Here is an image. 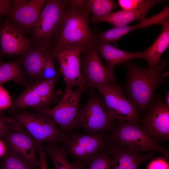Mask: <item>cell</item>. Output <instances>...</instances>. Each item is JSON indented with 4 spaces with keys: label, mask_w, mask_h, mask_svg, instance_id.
Wrapping results in <instances>:
<instances>
[{
    "label": "cell",
    "mask_w": 169,
    "mask_h": 169,
    "mask_svg": "<svg viewBox=\"0 0 169 169\" xmlns=\"http://www.w3.org/2000/svg\"><path fill=\"white\" fill-rule=\"evenodd\" d=\"M159 0H146L141 6L134 10H123L112 11L102 17L97 21L111 24L113 27H120L127 25L136 20L142 22L146 19V15L149 10L155 4L161 2Z\"/></svg>",
    "instance_id": "cell-18"
},
{
    "label": "cell",
    "mask_w": 169,
    "mask_h": 169,
    "mask_svg": "<svg viewBox=\"0 0 169 169\" xmlns=\"http://www.w3.org/2000/svg\"><path fill=\"white\" fill-rule=\"evenodd\" d=\"M12 102L8 91L2 86H0V111L11 106Z\"/></svg>",
    "instance_id": "cell-30"
},
{
    "label": "cell",
    "mask_w": 169,
    "mask_h": 169,
    "mask_svg": "<svg viewBox=\"0 0 169 169\" xmlns=\"http://www.w3.org/2000/svg\"><path fill=\"white\" fill-rule=\"evenodd\" d=\"M69 5V0H49L40 11L34 26L33 39L48 46Z\"/></svg>",
    "instance_id": "cell-11"
},
{
    "label": "cell",
    "mask_w": 169,
    "mask_h": 169,
    "mask_svg": "<svg viewBox=\"0 0 169 169\" xmlns=\"http://www.w3.org/2000/svg\"><path fill=\"white\" fill-rule=\"evenodd\" d=\"M28 1L26 0H15L12 5V8H16L26 4Z\"/></svg>",
    "instance_id": "cell-36"
},
{
    "label": "cell",
    "mask_w": 169,
    "mask_h": 169,
    "mask_svg": "<svg viewBox=\"0 0 169 169\" xmlns=\"http://www.w3.org/2000/svg\"><path fill=\"white\" fill-rule=\"evenodd\" d=\"M108 151L112 160V169H138L143 162L151 158L155 151L145 154L110 141Z\"/></svg>",
    "instance_id": "cell-16"
},
{
    "label": "cell",
    "mask_w": 169,
    "mask_h": 169,
    "mask_svg": "<svg viewBox=\"0 0 169 169\" xmlns=\"http://www.w3.org/2000/svg\"><path fill=\"white\" fill-rule=\"evenodd\" d=\"M1 169H35L25 160L12 151H7L0 164Z\"/></svg>",
    "instance_id": "cell-26"
},
{
    "label": "cell",
    "mask_w": 169,
    "mask_h": 169,
    "mask_svg": "<svg viewBox=\"0 0 169 169\" xmlns=\"http://www.w3.org/2000/svg\"><path fill=\"white\" fill-rule=\"evenodd\" d=\"M166 159L161 157L152 161L148 165L147 169H169V166Z\"/></svg>",
    "instance_id": "cell-32"
},
{
    "label": "cell",
    "mask_w": 169,
    "mask_h": 169,
    "mask_svg": "<svg viewBox=\"0 0 169 169\" xmlns=\"http://www.w3.org/2000/svg\"><path fill=\"white\" fill-rule=\"evenodd\" d=\"M105 106L110 115L118 122L138 123L140 118L136 106L124 94L123 87L117 82L98 87Z\"/></svg>",
    "instance_id": "cell-8"
},
{
    "label": "cell",
    "mask_w": 169,
    "mask_h": 169,
    "mask_svg": "<svg viewBox=\"0 0 169 169\" xmlns=\"http://www.w3.org/2000/svg\"><path fill=\"white\" fill-rule=\"evenodd\" d=\"M77 125L88 133L96 134L112 130L115 120L109 114L102 98L92 94L79 109Z\"/></svg>",
    "instance_id": "cell-6"
},
{
    "label": "cell",
    "mask_w": 169,
    "mask_h": 169,
    "mask_svg": "<svg viewBox=\"0 0 169 169\" xmlns=\"http://www.w3.org/2000/svg\"><path fill=\"white\" fill-rule=\"evenodd\" d=\"M168 64L167 59L156 66L143 68L127 62L122 65L126 70V91L129 100L140 110L146 109L152 102L158 87L168 78L164 72Z\"/></svg>",
    "instance_id": "cell-2"
},
{
    "label": "cell",
    "mask_w": 169,
    "mask_h": 169,
    "mask_svg": "<svg viewBox=\"0 0 169 169\" xmlns=\"http://www.w3.org/2000/svg\"><path fill=\"white\" fill-rule=\"evenodd\" d=\"M85 0H69V5L54 34L53 50L78 45H95L98 41L89 26Z\"/></svg>",
    "instance_id": "cell-1"
},
{
    "label": "cell",
    "mask_w": 169,
    "mask_h": 169,
    "mask_svg": "<svg viewBox=\"0 0 169 169\" xmlns=\"http://www.w3.org/2000/svg\"><path fill=\"white\" fill-rule=\"evenodd\" d=\"M44 147L53 161L54 169H86L83 166L76 162L73 163L69 162L63 150L57 144L48 143Z\"/></svg>",
    "instance_id": "cell-24"
},
{
    "label": "cell",
    "mask_w": 169,
    "mask_h": 169,
    "mask_svg": "<svg viewBox=\"0 0 169 169\" xmlns=\"http://www.w3.org/2000/svg\"><path fill=\"white\" fill-rule=\"evenodd\" d=\"M39 111L32 114L23 111L13 115L12 118L24 127L37 144L60 143L64 133L47 114Z\"/></svg>",
    "instance_id": "cell-5"
},
{
    "label": "cell",
    "mask_w": 169,
    "mask_h": 169,
    "mask_svg": "<svg viewBox=\"0 0 169 169\" xmlns=\"http://www.w3.org/2000/svg\"><path fill=\"white\" fill-rule=\"evenodd\" d=\"M7 150V146L5 142L0 139V157L4 156Z\"/></svg>",
    "instance_id": "cell-35"
},
{
    "label": "cell",
    "mask_w": 169,
    "mask_h": 169,
    "mask_svg": "<svg viewBox=\"0 0 169 169\" xmlns=\"http://www.w3.org/2000/svg\"><path fill=\"white\" fill-rule=\"evenodd\" d=\"M47 45L37 43L20 55L18 62L21 64L30 78L38 79L42 69L51 52Z\"/></svg>",
    "instance_id": "cell-19"
},
{
    "label": "cell",
    "mask_w": 169,
    "mask_h": 169,
    "mask_svg": "<svg viewBox=\"0 0 169 169\" xmlns=\"http://www.w3.org/2000/svg\"><path fill=\"white\" fill-rule=\"evenodd\" d=\"M11 81L23 86L28 85L18 62L2 61L0 63V86Z\"/></svg>",
    "instance_id": "cell-23"
},
{
    "label": "cell",
    "mask_w": 169,
    "mask_h": 169,
    "mask_svg": "<svg viewBox=\"0 0 169 169\" xmlns=\"http://www.w3.org/2000/svg\"><path fill=\"white\" fill-rule=\"evenodd\" d=\"M0 51L5 55H21L31 47V41L21 30L11 21L0 25Z\"/></svg>",
    "instance_id": "cell-14"
},
{
    "label": "cell",
    "mask_w": 169,
    "mask_h": 169,
    "mask_svg": "<svg viewBox=\"0 0 169 169\" xmlns=\"http://www.w3.org/2000/svg\"><path fill=\"white\" fill-rule=\"evenodd\" d=\"M162 30L152 45L143 51L144 59L148 63V67L156 66L161 61L163 53L169 46V20L162 24Z\"/></svg>",
    "instance_id": "cell-22"
},
{
    "label": "cell",
    "mask_w": 169,
    "mask_h": 169,
    "mask_svg": "<svg viewBox=\"0 0 169 169\" xmlns=\"http://www.w3.org/2000/svg\"><path fill=\"white\" fill-rule=\"evenodd\" d=\"M112 130L110 140L123 147H128L138 152L154 151L160 153L167 159L169 152L165 147L159 145L137 124L133 122L123 121Z\"/></svg>",
    "instance_id": "cell-4"
},
{
    "label": "cell",
    "mask_w": 169,
    "mask_h": 169,
    "mask_svg": "<svg viewBox=\"0 0 169 169\" xmlns=\"http://www.w3.org/2000/svg\"><path fill=\"white\" fill-rule=\"evenodd\" d=\"M146 0H118V6L122 10L126 11L135 9L142 5Z\"/></svg>",
    "instance_id": "cell-29"
},
{
    "label": "cell",
    "mask_w": 169,
    "mask_h": 169,
    "mask_svg": "<svg viewBox=\"0 0 169 169\" xmlns=\"http://www.w3.org/2000/svg\"><path fill=\"white\" fill-rule=\"evenodd\" d=\"M58 77L49 80L37 79L32 82L13 101L11 106L17 111L29 107L38 111L49 109L57 97L54 87Z\"/></svg>",
    "instance_id": "cell-7"
},
{
    "label": "cell",
    "mask_w": 169,
    "mask_h": 169,
    "mask_svg": "<svg viewBox=\"0 0 169 169\" xmlns=\"http://www.w3.org/2000/svg\"><path fill=\"white\" fill-rule=\"evenodd\" d=\"M87 89L78 87L75 90L65 89V93L59 103L54 107L39 110L47 114L64 133L78 127L79 105L82 93Z\"/></svg>",
    "instance_id": "cell-10"
},
{
    "label": "cell",
    "mask_w": 169,
    "mask_h": 169,
    "mask_svg": "<svg viewBox=\"0 0 169 169\" xmlns=\"http://www.w3.org/2000/svg\"><path fill=\"white\" fill-rule=\"evenodd\" d=\"M110 142L106 132L83 134L72 131L64 133L60 143L66 156L87 169L94 160L108 151Z\"/></svg>",
    "instance_id": "cell-3"
},
{
    "label": "cell",
    "mask_w": 169,
    "mask_h": 169,
    "mask_svg": "<svg viewBox=\"0 0 169 169\" xmlns=\"http://www.w3.org/2000/svg\"><path fill=\"white\" fill-rule=\"evenodd\" d=\"M51 53L48 57L42 69L39 76L38 79L49 80L59 76L60 73H57L54 65Z\"/></svg>",
    "instance_id": "cell-27"
},
{
    "label": "cell",
    "mask_w": 169,
    "mask_h": 169,
    "mask_svg": "<svg viewBox=\"0 0 169 169\" xmlns=\"http://www.w3.org/2000/svg\"><path fill=\"white\" fill-rule=\"evenodd\" d=\"M95 46L85 47L80 54V72L87 89L117 82L114 70L103 63Z\"/></svg>",
    "instance_id": "cell-9"
},
{
    "label": "cell",
    "mask_w": 169,
    "mask_h": 169,
    "mask_svg": "<svg viewBox=\"0 0 169 169\" xmlns=\"http://www.w3.org/2000/svg\"><path fill=\"white\" fill-rule=\"evenodd\" d=\"M13 2L12 0H0V17L10 13Z\"/></svg>",
    "instance_id": "cell-34"
},
{
    "label": "cell",
    "mask_w": 169,
    "mask_h": 169,
    "mask_svg": "<svg viewBox=\"0 0 169 169\" xmlns=\"http://www.w3.org/2000/svg\"><path fill=\"white\" fill-rule=\"evenodd\" d=\"M2 54L0 52V63H1V62L2 61L1 60V55Z\"/></svg>",
    "instance_id": "cell-38"
},
{
    "label": "cell",
    "mask_w": 169,
    "mask_h": 169,
    "mask_svg": "<svg viewBox=\"0 0 169 169\" xmlns=\"http://www.w3.org/2000/svg\"><path fill=\"white\" fill-rule=\"evenodd\" d=\"M112 164V158L108 151L94 160L87 169H109L111 167Z\"/></svg>",
    "instance_id": "cell-28"
},
{
    "label": "cell",
    "mask_w": 169,
    "mask_h": 169,
    "mask_svg": "<svg viewBox=\"0 0 169 169\" xmlns=\"http://www.w3.org/2000/svg\"><path fill=\"white\" fill-rule=\"evenodd\" d=\"M10 124L2 111H0V138L3 137L10 130Z\"/></svg>",
    "instance_id": "cell-33"
},
{
    "label": "cell",
    "mask_w": 169,
    "mask_h": 169,
    "mask_svg": "<svg viewBox=\"0 0 169 169\" xmlns=\"http://www.w3.org/2000/svg\"><path fill=\"white\" fill-rule=\"evenodd\" d=\"M47 0H31L20 7L12 8L10 19L26 29L33 27Z\"/></svg>",
    "instance_id": "cell-20"
},
{
    "label": "cell",
    "mask_w": 169,
    "mask_h": 169,
    "mask_svg": "<svg viewBox=\"0 0 169 169\" xmlns=\"http://www.w3.org/2000/svg\"><path fill=\"white\" fill-rule=\"evenodd\" d=\"M95 48L105 61L107 66L114 70L117 64L136 59H144L143 52H131L121 50L110 44L98 41Z\"/></svg>",
    "instance_id": "cell-21"
},
{
    "label": "cell",
    "mask_w": 169,
    "mask_h": 169,
    "mask_svg": "<svg viewBox=\"0 0 169 169\" xmlns=\"http://www.w3.org/2000/svg\"><path fill=\"white\" fill-rule=\"evenodd\" d=\"M86 47L78 45L51 50L59 64V73L63 78L65 89L85 87L80 72V56L82 51Z\"/></svg>",
    "instance_id": "cell-12"
},
{
    "label": "cell",
    "mask_w": 169,
    "mask_h": 169,
    "mask_svg": "<svg viewBox=\"0 0 169 169\" xmlns=\"http://www.w3.org/2000/svg\"><path fill=\"white\" fill-rule=\"evenodd\" d=\"M37 150L39 155V167L40 169H49L46 158V151L45 147L42 144H38Z\"/></svg>",
    "instance_id": "cell-31"
},
{
    "label": "cell",
    "mask_w": 169,
    "mask_h": 169,
    "mask_svg": "<svg viewBox=\"0 0 169 169\" xmlns=\"http://www.w3.org/2000/svg\"><path fill=\"white\" fill-rule=\"evenodd\" d=\"M141 128L156 141L169 140V107L160 96L156 97L155 103L151 107Z\"/></svg>",
    "instance_id": "cell-13"
},
{
    "label": "cell",
    "mask_w": 169,
    "mask_h": 169,
    "mask_svg": "<svg viewBox=\"0 0 169 169\" xmlns=\"http://www.w3.org/2000/svg\"><path fill=\"white\" fill-rule=\"evenodd\" d=\"M169 7L166 6L162 10L151 18L133 26L126 25L113 27L102 32H97L95 35L99 42L110 44L115 43L129 32L136 29L144 28L156 24L162 25L169 19Z\"/></svg>",
    "instance_id": "cell-17"
},
{
    "label": "cell",
    "mask_w": 169,
    "mask_h": 169,
    "mask_svg": "<svg viewBox=\"0 0 169 169\" xmlns=\"http://www.w3.org/2000/svg\"><path fill=\"white\" fill-rule=\"evenodd\" d=\"M85 3L90 13L91 21L95 23L102 17L117 8L118 5L111 0H87Z\"/></svg>",
    "instance_id": "cell-25"
},
{
    "label": "cell",
    "mask_w": 169,
    "mask_h": 169,
    "mask_svg": "<svg viewBox=\"0 0 169 169\" xmlns=\"http://www.w3.org/2000/svg\"><path fill=\"white\" fill-rule=\"evenodd\" d=\"M8 149L23 158L34 168L39 166L36 154L37 143L25 131L10 130L3 137Z\"/></svg>",
    "instance_id": "cell-15"
},
{
    "label": "cell",
    "mask_w": 169,
    "mask_h": 169,
    "mask_svg": "<svg viewBox=\"0 0 169 169\" xmlns=\"http://www.w3.org/2000/svg\"><path fill=\"white\" fill-rule=\"evenodd\" d=\"M166 104L169 107V91H167L165 95V101Z\"/></svg>",
    "instance_id": "cell-37"
}]
</instances>
